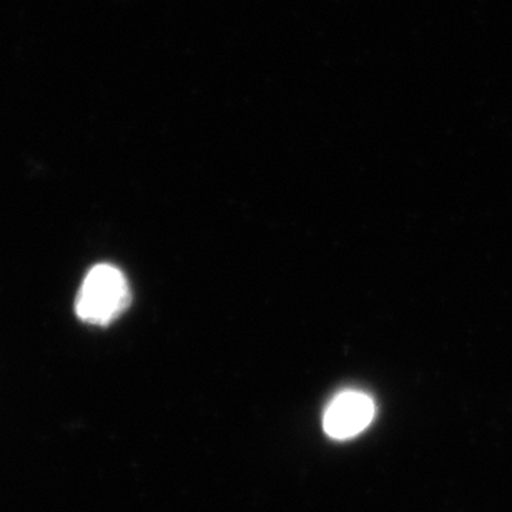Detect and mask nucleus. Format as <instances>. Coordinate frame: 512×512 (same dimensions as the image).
I'll list each match as a JSON object with an SVG mask.
<instances>
[{
    "mask_svg": "<svg viewBox=\"0 0 512 512\" xmlns=\"http://www.w3.org/2000/svg\"><path fill=\"white\" fill-rule=\"evenodd\" d=\"M130 303L132 291L124 271L99 263L87 271L77 291L75 315L89 325L109 326L124 315Z\"/></svg>",
    "mask_w": 512,
    "mask_h": 512,
    "instance_id": "obj_1",
    "label": "nucleus"
},
{
    "mask_svg": "<svg viewBox=\"0 0 512 512\" xmlns=\"http://www.w3.org/2000/svg\"><path fill=\"white\" fill-rule=\"evenodd\" d=\"M375 401L361 391H343L331 399L323 414L326 436L336 441L355 438L375 419Z\"/></svg>",
    "mask_w": 512,
    "mask_h": 512,
    "instance_id": "obj_2",
    "label": "nucleus"
}]
</instances>
